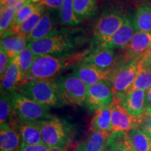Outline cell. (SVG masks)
<instances>
[{
	"label": "cell",
	"instance_id": "603a6c76",
	"mask_svg": "<svg viewBox=\"0 0 151 151\" xmlns=\"http://www.w3.org/2000/svg\"><path fill=\"white\" fill-rule=\"evenodd\" d=\"M105 151H135L126 132L111 133L106 142Z\"/></svg>",
	"mask_w": 151,
	"mask_h": 151
},
{
	"label": "cell",
	"instance_id": "7bdbcfd3",
	"mask_svg": "<svg viewBox=\"0 0 151 151\" xmlns=\"http://www.w3.org/2000/svg\"><path fill=\"white\" fill-rule=\"evenodd\" d=\"M40 1H41V0H32L31 3H36V4H37V3H39Z\"/></svg>",
	"mask_w": 151,
	"mask_h": 151
},
{
	"label": "cell",
	"instance_id": "7c38bea8",
	"mask_svg": "<svg viewBox=\"0 0 151 151\" xmlns=\"http://www.w3.org/2000/svg\"><path fill=\"white\" fill-rule=\"evenodd\" d=\"M111 71L102 70L91 64L82 62L76 66L71 73L87 86H91L101 81H108Z\"/></svg>",
	"mask_w": 151,
	"mask_h": 151
},
{
	"label": "cell",
	"instance_id": "8fae6325",
	"mask_svg": "<svg viewBox=\"0 0 151 151\" xmlns=\"http://www.w3.org/2000/svg\"><path fill=\"white\" fill-rule=\"evenodd\" d=\"M151 50V32H137L124 48L123 61L139 60Z\"/></svg>",
	"mask_w": 151,
	"mask_h": 151
},
{
	"label": "cell",
	"instance_id": "ee69618b",
	"mask_svg": "<svg viewBox=\"0 0 151 151\" xmlns=\"http://www.w3.org/2000/svg\"><path fill=\"white\" fill-rule=\"evenodd\" d=\"M24 1H26L28 4H29V3H31L32 0H24Z\"/></svg>",
	"mask_w": 151,
	"mask_h": 151
},
{
	"label": "cell",
	"instance_id": "d6a6232c",
	"mask_svg": "<svg viewBox=\"0 0 151 151\" xmlns=\"http://www.w3.org/2000/svg\"><path fill=\"white\" fill-rule=\"evenodd\" d=\"M16 9L12 7H6L4 8L2 12H1V18H0V33L1 37L6 35L11 29L15 16L17 14Z\"/></svg>",
	"mask_w": 151,
	"mask_h": 151
},
{
	"label": "cell",
	"instance_id": "83f0119b",
	"mask_svg": "<svg viewBox=\"0 0 151 151\" xmlns=\"http://www.w3.org/2000/svg\"><path fill=\"white\" fill-rule=\"evenodd\" d=\"M74 0H64L59 12L60 22L64 25L74 26L81 23L73 10Z\"/></svg>",
	"mask_w": 151,
	"mask_h": 151
},
{
	"label": "cell",
	"instance_id": "277c9868",
	"mask_svg": "<svg viewBox=\"0 0 151 151\" xmlns=\"http://www.w3.org/2000/svg\"><path fill=\"white\" fill-rule=\"evenodd\" d=\"M141 60L124 62L115 71L111 70L109 83L116 99H121L129 90L142 69Z\"/></svg>",
	"mask_w": 151,
	"mask_h": 151
},
{
	"label": "cell",
	"instance_id": "3957f363",
	"mask_svg": "<svg viewBox=\"0 0 151 151\" xmlns=\"http://www.w3.org/2000/svg\"><path fill=\"white\" fill-rule=\"evenodd\" d=\"M27 48L36 56H69L76 50V42L67 34L58 32L44 39L28 43Z\"/></svg>",
	"mask_w": 151,
	"mask_h": 151
},
{
	"label": "cell",
	"instance_id": "d4e9b609",
	"mask_svg": "<svg viewBox=\"0 0 151 151\" xmlns=\"http://www.w3.org/2000/svg\"><path fill=\"white\" fill-rule=\"evenodd\" d=\"M127 134L135 151H151V139L142 129L134 128Z\"/></svg>",
	"mask_w": 151,
	"mask_h": 151
},
{
	"label": "cell",
	"instance_id": "1f68e13d",
	"mask_svg": "<svg viewBox=\"0 0 151 151\" xmlns=\"http://www.w3.org/2000/svg\"><path fill=\"white\" fill-rule=\"evenodd\" d=\"M151 88V68H144L142 69L137 78L132 84L129 92L136 90L146 91ZM127 92V93H128Z\"/></svg>",
	"mask_w": 151,
	"mask_h": 151
},
{
	"label": "cell",
	"instance_id": "52a82bcc",
	"mask_svg": "<svg viewBox=\"0 0 151 151\" xmlns=\"http://www.w3.org/2000/svg\"><path fill=\"white\" fill-rule=\"evenodd\" d=\"M43 142L49 148H65L71 141V128L67 122L53 117L39 121Z\"/></svg>",
	"mask_w": 151,
	"mask_h": 151
},
{
	"label": "cell",
	"instance_id": "836d02e7",
	"mask_svg": "<svg viewBox=\"0 0 151 151\" xmlns=\"http://www.w3.org/2000/svg\"><path fill=\"white\" fill-rule=\"evenodd\" d=\"M28 4L24 0H1V5L4 8L6 7H12L18 11L22 9L24 6Z\"/></svg>",
	"mask_w": 151,
	"mask_h": 151
},
{
	"label": "cell",
	"instance_id": "8992f818",
	"mask_svg": "<svg viewBox=\"0 0 151 151\" xmlns=\"http://www.w3.org/2000/svg\"><path fill=\"white\" fill-rule=\"evenodd\" d=\"M58 96L63 105L86 104L88 86L72 73L60 76L56 80Z\"/></svg>",
	"mask_w": 151,
	"mask_h": 151
},
{
	"label": "cell",
	"instance_id": "44dd1931",
	"mask_svg": "<svg viewBox=\"0 0 151 151\" xmlns=\"http://www.w3.org/2000/svg\"><path fill=\"white\" fill-rule=\"evenodd\" d=\"M27 39L20 35H6L1 39V48L4 50L10 59L27 48Z\"/></svg>",
	"mask_w": 151,
	"mask_h": 151
},
{
	"label": "cell",
	"instance_id": "f35d334b",
	"mask_svg": "<svg viewBox=\"0 0 151 151\" xmlns=\"http://www.w3.org/2000/svg\"><path fill=\"white\" fill-rule=\"evenodd\" d=\"M143 68H151V50L141 59Z\"/></svg>",
	"mask_w": 151,
	"mask_h": 151
},
{
	"label": "cell",
	"instance_id": "4fadbf2b",
	"mask_svg": "<svg viewBox=\"0 0 151 151\" xmlns=\"http://www.w3.org/2000/svg\"><path fill=\"white\" fill-rule=\"evenodd\" d=\"M136 32L137 30L134 24L133 18L128 16L113 37L101 46L113 50L124 49L127 46Z\"/></svg>",
	"mask_w": 151,
	"mask_h": 151
},
{
	"label": "cell",
	"instance_id": "f546056e",
	"mask_svg": "<svg viewBox=\"0 0 151 151\" xmlns=\"http://www.w3.org/2000/svg\"><path fill=\"white\" fill-rule=\"evenodd\" d=\"M36 57L37 56L29 48H26L16 56L12 58L16 61L19 69L21 71L22 74L23 76V80L25 76L27 74V73L31 69Z\"/></svg>",
	"mask_w": 151,
	"mask_h": 151
},
{
	"label": "cell",
	"instance_id": "74e56055",
	"mask_svg": "<svg viewBox=\"0 0 151 151\" xmlns=\"http://www.w3.org/2000/svg\"><path fill=\"white\" fill-rule=\"evenodd\" d=\"M64 0H41L39 4L51 9H60Z\"/></svg>",
	"mask_w": 151,
	"mask_h": 151
},
{
	"label": "cell",
	"instance_id": "60d3db41",
	"mask_svg": "<svg viewBox=\"0 0 151 151\" xmlns=\"http://www.w3.org/2000/svg\"><path fill=\"white\" fill-rule=\"evenodd\" d=\"M49 151H67V147H65V148H50Z\"/></svg>",
	"mask_w": 151,
	"mask_h": 151
},
{
	"label": "cell",
	"instance_id": "30bf717a",
	"mask_svg": "<svg viewBox=\"0 0 151 151\" xmlns=\"http://www.w3.org/2000/svg\"><path fill=\"white\" fill-rule=\"evenodd\" d=\"M111 133L122 132L128 133L130 130L139 127L141 117H135L121 105L119 99L115 98L111 104Z\"/></svg>",
	"mask_w": 151,
	"mask_h": 151
},
{
	"label": "cell",
	"instance_id": "ba28073f",
	"mask_svg": "<svg viewBox=\"0 0 151 151\" xmlns=\"http://www.w3.org/2000/svg\"><path fill=\"white\" fill-rule=\"evenodd\" d=\"M125 16L118 11H109L100 17L93 32L92 42L99 47L107 42L125 20Z\"/></svg>",
	"mask_w": 151,
	"mask_h": 151
},
{
	"label": "cell",
	"instance_id": "484cf974",
	"mask_svg": "<svg viewBox=\"0 0 151 151\" xmlns=\"http://www.w3.org/2000/svg\"><path fill=\"white\" fill-rule=\"evenodd\" d=\"M97 9V0H74L73 1L75 15L81 21L93 16Z\"/></svg>",
	"mask_w": 151,
	"mask_h": 151
},
{
	"label": "cell",
	"instance_id": "ac0fdd59",
	"mask_svg": "<svg viewBox=\"0 0 151 151\" xmlns=\"http://www.w3.org/2000/svg\"><path fill=\"white\" fill-rule=\"evenodd\" d=\"M20 143L25 145L45 144L41 135L39 121L21 122L18 128Z\"/></svg>",
	"mask_w": 151,
	"mask_h": 151
},
{
	"label": "cell",
	"instance_id": "ffe728a7",
	"mask_svg": "<svg viewBox=\"0 0 151 151\" xmlns=\"http://www.w3.org/2000/svg\"><path fill=\"white\" fill-rule=\"evenodd\" d=\"M111 133L92 131L76 148V151H105L106 142Z\"/></svg>",
	"mask_w": 151,
	"mask_h": 151
},
{
	"label": "cell",
	"instance_id": "9a60e30c",
	"mask_svg": "<svg viewBox=\"0 0 151 151\" xmlns=\"http://www.w3.org/2000/svg\"><path fill=\"white\" fill-rule=\"evenodd\" d=\"M119 101L122 106L132 116L141 117L144 114L146 110L145 90H136L128 92Z\"/></svg>",
	"mask_w": 151,
	"mask_h": 151
},
{
	"label": "cell",
	"instance_id": "f1b7e54d",
	"mask_svg": "<svg viewBox=\"0 0 151 151\" xmlns=\"http://www.w3.org/2000/svg\"><path fill=\"white\" fill-rule=\"evenodd\" d=\"M44 8V6L41 5V6L31 16H29L25 21L20 24L16 35H20L27 39V36L35 29L36 26L39 23L43 13L45 12Z\"/></svg>",
	"mask_w": 151,
	"mask_h": 151
},
{
	"label": "cell",
	"instance_id": "b9f144b4",
	"mask_svg": "<svg viewBox=\"0 0 151 151\" xmlns=\"http://www.w3.org/2000/svg\"><path fill=\"white\" fill-rule=\"evenodd\" d=\"M144 115H146V116H148V117H149V118H151V107L150 108L146 109V110H145Z\"/></svg>",
	"mask_w": 151,
	"mask_h": 151
},
{
	"label": "cell",
	"instance_id": "5b68a950",
	"mask_svg": "<svg viewBox=\"0 0 151 151\" xmlns=\"http://www.w3.org/2000/svg\"><path fill=\"white\" fill-rule=\"evenodd\" d=\"M9 94L14 112L21 122L41 121L54 117L50 113V107L36 102L16 90Z\"/></svg>",
	"mask_w": 151,
	"mask_h": 151
},
{
	"label": "cell",
	"instance_id": "2e32d148",
	"mask_svg": "<svg viewBox=\"0 0 151 151\" xmlns=\"http://www.w3.org/2000/svg\"><path fill=\"white\" fill-rule=\"evenodd\" d=\"M58 32L55 22L52 18L51 14L45 11L35 29L27 37V41L29 43L48 37Z\"/></svg>",
	"mask_w": 151,
	"mask_h": 151
},
{
	"label": "cell",
	"instance_id": "d590c367",
	"mask_svg": "<svg viewBox=\"0 0 151 151\" xmlns=\"http://www.w3.org/2000/svg\"><path fill=\"white\" fill-rule=\"evenodd\" d=\"M139 128L142 129L151 139V118L143 114L141 116V120L139 123Z\"/></svg>",
	"mask_w": 151,
	"mask_h": 151
},
{
	"label": "cell",
	"instance_id": "d6986e66",
	"mask_svg": "<svg viewBox=\"0 0 151 151\" xmlns=\"http://www.w3.org/2000/svg\"><path fill=\"white\" fill-rule=\"evenodd\" d=\"M23 81V76L16 61L11 58L6 71L1 78V91L10 93Z\"/></svg>",
	"mask_w": 151,
	"mask_h": 151
},
{
	"label": "cell",
	"instance_id": "f6af8a7d",
	"mask_svg": "<svg viewBox=\"0 0 151 151\" xmlns=\"http://www.w3.org/2000/svg\"><path fill=\"white\" fill-rule=\"evenodd\" d=\"M18 151H19V150H18Z\"/></svg>",
	"mask_w": 151,
	"mask_h": 151
},
{
	"label": "cell",
	"instance_id": "9c48e42d",
	"mask_svg": "<svg viewBox=\"0 0 151 151\" xmlns=\"http://www.w3.org/2000/svg\"><path fill=\"white\" fill-rule=\"evenodd\" d=\"M115 99L110 85L107 81L88 86L86 105L90 111L94 112L101 107L111 105Z\"/></svg>",
	"mask_w": 151,
	"mask_h": 151
},
{
	"label": "cell",
	"instance_id": "7402d4cb",
	"mask_svg": "<svg viewBox=\"0 0 151 151\" xmlns=\"http://www.w3.org/2000/svg\"><path fill=\"white\" fill-rule=\"evenodd\" d=\"M111 104L97 109L94 112L90 124L92 131L111 133Z\"/></svg>",
	"mask_w": 151,
	"mask_h": 151
},
{
	"label": "cell",
	"instance_id": "7a4b0ae2",
	"mask_svg": "<svg viewBox=\"0 0 151 151\" xmlns=\"http://www.w3.org/2000/svg\"><path fill=\"white\" fill-rule=\"evenodd\" d=\"M16 90L36 102L50 108H60L63 106L58 96L56 80L53 79L24 81Z\"/></svg>",
	"mask_w": 151,
	"mask_h": 151
},
{
	"label": "cell",
	"instance_id": "e0dca14e",
	"mask_svg": "<svg viewBox=\"0 0 151 151\" xmlns=\"http://www.w3.org/2000/svg\"><path fill=\"white\" fill-rule=\"evenodd\" d=\"M20 143V135L14 125L0 124V151H18Z\"/></svg>",
	"mask_w": 151,
	"mask_h": 151
},
{
	"label": "cell",
	"instance_id": "5bb4252c",
	"mask_svg": "<svg viewBox=\"0 0 151 151\" xmlns=\"http://www.w3.org/2000/svg\"><path fill=\"white\" fill-rule=\"evenodd\" d=\"M116 61V53L113 49L106 47H97L83 60V62L91 64L104 71L113 69Z\"/></svg>",
	"mask_w": 151,
	"mask_h": 151
},
{
	"label": "cell",
	"instance_id": "cb8c5ba5",
	"mask_svg": "<svg viewBox=\"0 0 151 151\" xmlns=\"http://www.w3.org/2000/svg\"><path fill=\"white\" fill-rule=\"evenodd\" d=\"M133 21L137 32H151V7L145 5L138 7Z\"/></svg>",
	"mask_w": 151,
	"mask_h": 151
},
{
	"label": "cell",
	"instance_id": "e575fe53",
	"mask_svg": "<svg viewBox=\"0 0 151 151\" xmlns=\"http://www.w3.org/2000/svg\"><path fill=\"white\" fill-rule=\"evenodd\" d=\"M10 58L8 55L6 53V52L2 48L0 49V76L1 78H2L3 76L6 71L7 67H8Z\"/></svg>",
	"mask_w": 151,
	"mask_h": 151
},
{
	"label": "cell",
	"instance_id": "4dcf8cb0",
	"mask_svg": "<svg viewBox=\"0 0 151 151\" xmlns=\"http://www.w3.org/2000/svg\"><path fill=\"white\" fill-rule=\"evenodd\" d=\"M14 109L9 94L1 91L0 97V124L7 122L14 114Z\"/></svg>",
	"mask_w": 151,
	"mask_h": 151
},
{
	"label": "cell",
	"instance_id": "4316f807",
	"mask_svg": "<svg viewBox=\"0 0 151 151\" xmlns=\"http://www.w3.org/2000/svg\"><path fill=\"white\" fill-rule=\"evenodd\" d=\"M40 6L41 4H39V3H29L27 4L25 6H24L22 9H20L17 12L14 22L12 23V25L11 27V29H9L8 33L4 36L16 35L20 24L25 21L29 16H31Z\"/></svg>",
	"mask_w": 151,
	"mask_h": 151
},
{
	"label": "cell",
	"instance_id": "6da1fadb",
	"mask_svg": "<svg viewBox=\"0 0 151 151\" xmlns=\"http://www.w3.org/2000/svg\"><path fill=\"white\" fill-rule=\"evenodd\" d=\"M85 52L69 56L42 55L36 57L31 69L24 78V81L53 79L62 72L83 60Z\"/></svg>",
	"mask_w": 151,
	"mask_h": 151
},
{
	"label": "cell",
	"instance_id": "ab89813d",
	"mask_svg": "<svg viewBox=\"0 0 151 151\" xmlns=\"http://www.w3.org/2000/svg\"><path fill=\"white\" fill-rule=\"evenodd\" d=\"M146 109L151 107V88L146 91Z\"/></svg>",
	"mask_w": 151,
	"mask_h": 151
},
{
	"label": "cell",
	"instance_id": "8d00e7d4",
	"mask_svg": "<svg viewBox=\"0 0 151 151\" xmlns=\"http://www.w3.org/2000/svg\"><path fill=\"white\" fill-rule=\"evenodd\" d=\"M50 148L46 144L25 145L20 143L19 151H49Z\"/></svg>",
	"mask_w": 151,
	"mask_h": 151
}]
</instances>
